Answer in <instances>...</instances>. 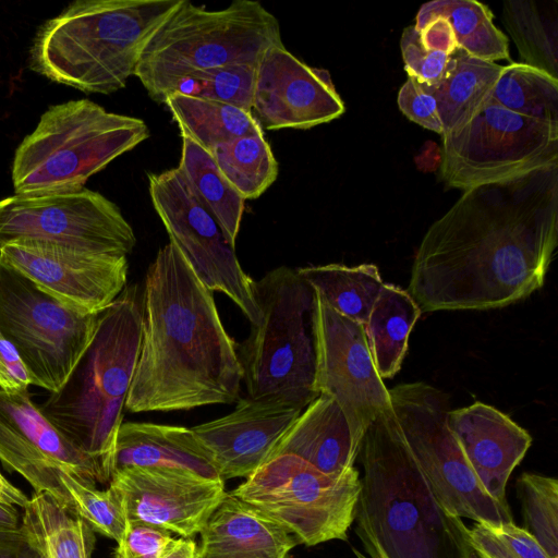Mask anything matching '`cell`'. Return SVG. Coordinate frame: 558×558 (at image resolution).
<instances>
[{
    "label": "cell",
    "mask_w": 558,
    "mask_h": 558,
    "mask_svg": "<svg viewBox=\"0 0 558 558\" xmlns=\"http://www.w3.org/2000/svg\"><path fill=\"white\" fill-rule=\"evenodd\" d=\"M558 244V165L465 190L426 231L408 292L421 312L488 310L543 287Z\"/></svg>",
    "instance_id": "cell-1"
},
{
    "label": "cell",
    "mask_w": 558,
    "mask_h": 558,
    "mask_svg": "<svg viewBox=\"0 0 558 558\" xmlns=\"http://www.w3.org/2000/svg\"><path fill=\"white\" fill-rule=\"evenodd\" d=\"M142 339L125 409L179 411L239 399L243 368L211 291L169 242L149 265Z\"/></svg>",
    "instance_id": "cell-2"
},
{
    "label": "cell",
    "mask_w": 558,
    "mask_h": 558,
    "mask_svg": "<svg viewBox=\"0 0 558 558\" xmlns=\"http://www.w3.org/2000/svg\"><path fill=\"white\" fill-rule=\"evenodd\" d=\"M142 339L136 287L124 288L99 315L93 338L41 413L96 464L102 484L113 471L116 439Z\"/></svg>",
    "instance_id": "cell-3"
},
{
    "label": "cell",
    "mask_w": 558,
    "mask_h": 558,
    "mask_svg": "<svg viewBox=\"0 0 558 558\" xmlns=\"http://www.w3.org/2000/svg\"><path fill=\"white\" fill-rule=\"evenodd\" d=\"M180 1L76 0L38 28L28 65L83 93H114L134 75L148 38Z\"/></svg>",
    "instance_id": "cell-4"
},
{
    "label": "cell",
    "mask_w": 558,
    "mask_h": 558,
    "mask_svg": "<svg viewBox=\"0 0 558 558\" xmlns=\"http://www.w3.org/2000/svg\"><path fill=\"white\" fill-rule=\"evenodd\" d=\"M359 454L363 465L355 519L389 558H440L441 536L452 535L429 485L409 449L393 410L367 427Z\"/></svg>",
    "instance_id": "cell-5"
},
{
    "label": "cell",
    "mask_w": 558,
    "mask_h": 558,
    "mask_svg": "<svg viewBox=\"0 0 558 558\" xmlns=\"http://www.w3.org/2000/svg\"><path fill=\"white\" fill-rule=\"evenodd\" d=\"M283 45L277 17L262 3L234 0L207 10L181 0L145 44L135 72L149 97L162 102L169 86L191 72L258 64Z\"/></svg>",
    "instance_id": "cell-6"
},
{
    "label": "cell",
    "mask_w": 558,
    "mask_h": 558,
    "mask_svg": "<svg viewBox=\"0 0 558 558\" xmlns=\"http://www.w3.org/2000/svg\"><path fill=\"white\" fill-rule=\"evenodd\" d=\"M149 135L144 120L109 112L89 99L50 106L15 150L14 192L36 196L82 189Z\"/></svg>",
    "instance_id": "cell-7"
},
{
    "label": "cell",
    "mask_w": 558,
    "mask_h": 558,
    "mask_svg": "<svg viewBox=\"0 0 558 558\" xmlns=\"http://www.w3.org/2000/svg\"><path fill=\"white\" fill-rule=\"evenodd\" d=\"M262 319L239 355L248 398L304 410L317 396L316 295L287 266L254 281Z\"/></svg>",
    "instance_id": "cell-8"
},
{
    "label": "cell",
    "mask_w": 558,
    "mask_h": 558,
    "mask_svg": "<svg viewBox=\"0 0 558 558\" xmlns=\"http://www.w3.org/2000/svg\"><path fill=\"white\" fill-rule=\"evenodd\" d=\"M389 395L403 438L442 513L490 525L513 522L509 507L483 488L449 428L448 395L423 381L398 385Z\"/></svg>",
    "instance_id": "cell-9"
},
{
    "label": "cell",
    "mask_w": 558,
    "mask_h": 558,
    "mask_svg": "<svg viewBox=\"0 0 558 558\" xmlns=\"http://www.w3.org/2000/svg\"><path fill=\"white\" fill-rule=\"evenodd\" d=\"M361 477L353 468L327 474L293 454L277 456L230 494L277 521L299 543L345 541L355 520Z\"/></svg>",
    "instance_id": "cell-10"
},
{
    "label": "cell",
    "mask_w": 558,
    "mask_h": 558,
    "mask_svg": "<svg viewBox=\"0 0 558 558\" xmlns=\"http://www.w3.org/2000/svg\"><path fill=\"white\" fill-rule=\"evenodd\" d=\"M558 165V124L510 111L490 98L460 129L442 135L440 175L469 190Z\"/></svg>",
    "instance_id": "cell-11"
},
{
    "label": "cell",
    "mask_w": 558,
    "mask_h": 558,
    "mask_svg": "<svg viewBox=\"0 0 558 558\" xmlns=\"http://www.w3.org/2000/svg\"><path fill=\"white\" fill-rule=\"evenodd\" d=\"M98 315L63 303L0 262V332L17 349L32 385L50 392L62 387L88 347Z\"/></svg>",
    "instance_id": "cell-12"
},
{
    "label": "cell",
    "mask_w": 558,
    "mask_h": 558,
    "mask_svg": "<svg viewBox=\"0 0 558 558\" xmlns=\"http://www.w3.org/2000/svg\"><path fill=\"white\" fill-rule=\"evenodd\" d=\"M38 242L76 251L128 257L136 236L112 201L87 187L0 199V246Z\"/></svg>",
    "instance_id": "cell-13"
},
{
    "label": "cell",
    "mask_w": 558,
    "mask_h": 558,
    "mask_svg": "<svg viewBox=\"0 0 558 558\" xmlns=\"http://www.w3.org/2000/svg\"><path fill=\"white\" fill-rule=\"evenodd\" d=\"M151 204L170 242L211 292L225 293L248 318L260 323L254 280L242 269L232 246L208 209L177 168L148 174Z\"/></svg>",
    "instance_id": "cell-14"
},
{
    "label": "cell",
    "mask_w": 558,
    "mask_h": 558,
    "mask_svg": "<svg viewBox=\"0 0 558 558\" xmlns=\"http://www.w3.org/2000/svg\"><path fill=\"white\" fill-rule=\"evenodd\" d=\"M315 295V388L318 395L337 401L362 444L371 423L392 409L389 390L376 371L364 325L339 314Z\"/></svg>",
    "instance_id": "cell-15"
},
{
    "label": "cell",
    "mask_w": 558,
    "mask_h": 558,
    "mask_svg": "<svg viewBox=\"0 0 558 558\" xmlns=\"http://www.w3.org/2000/svg\"><path fill=\"white\" fill-rule=\"evenodd\" d=\"M0 460L16 471L36 493L51 494L75 512L60 473L68 468L89 483H102L94 461L72 445L25 393L0 389Z\"/></svg>",
    "instance_id": "cell-16"
},
{
    "label": "cell",
    "mask_w": 558,
    "mask_h": 558,
    "mask_svg": "<svg viewBox=\"0 0 558 558\" xmlns=\"http://www.w3.org/2000/svg\"><path fill=\"white\" fill-rule=\"evenodd\" d=\"M109 488L128 521L153 525L184 538L201 533L226 496L225 481L170 468L114 470Z\"/></svg>",
    "instance_id": "cell-17"
},
{
    "label": "cell",
    "mask_w": 558,
    "mask_h": 558,
    "mask_svg": "<svg viewBox=\"0 0 558 558\" xmlns=\"http://www.w3.org/2000/svg\"><path fill=\"white\" fill-rule=\"evenodd\" d=\"M0 262L63 303L88 314H100L107 308L124 290L128 279V257L38 242L1 245Z\"/></svg>",
    "instance_id": "cell-18"
},
{
    "label": "cell",
    "mask_w": 558,
    "mask_h": 558,
    "mask_svg": "<svg viewBox=\"0 0 558 558\" xmlns=\"http://www.w3.org/2000/svg\"><path fill=\"white\" fill-rule=\"evenodd\" d=\"M344 110L330 74L305 64L284 45L270 48L258 62L251 112L263 131L311 129Z\"/></svg>",
    "instance_id": "cell-19"
},
{
    "label": "cell",
    "mask_w": 558,
    "mask_h": 558,
    "mask_svg": "<svg viewBox=\"0 0 558 558\" xmlns=\"http://www.w3.org/2000/svg\"><path fill=\"white\" fill-rule=\"evenodd\" d=\"M301 412L281 402L247 397L231 413L191 429L221 480L247 477L270 460Z\"/></svg>",
    "instance_id": "cell-20"
},
{
    "label": "cell",
    "mask_w": 558,
    "mask_h": 558,
    "mask_svg": "<svg viewBox=\"0 0 558 558\" xmlns=\"http://www.w3.org/2000/svg\"><path fill=\"white\" fill-rule=\"evenodd\" d=\"M448 426L486 493L509 507L507 483L531 447V435L505 413L480 401L450 410Z\"/></svg>",
    "instance_id": "cell-21"
},
{
    "label": "cell",
    "mask_w": 558,
    "mask_h": 558,
    "mask_svg": "<svg viewBox=\"0 0 558 558\" xmlns=\"http://www.w3.org/2000/svg\"><path fill=\"white\" fill-rule=\"evenodd\" d=\"M199 534L198 558H287L300 544L277 521L230 493Z\"/></svg>",
    "instance_id": "cell-22"
},
{
    "label": "cell",
    "mask_w": 558,
    "mask_h": 558,
    "mask_svg": "<svg viewBox=\"0 0 558 558\" xmlns=\"http://www.w3.org/2000/svg\"><path fill=\"white\" fill-rule=\"evenodd\" d=\"M361 445L337 401L319 393L286 432L270 459L293 454L324 473L340 474L354 468Z\"/></svg>",
    "instance_id": "cell-23"
},
{
    "label": "cell",
    "mask_w": 558,
    "mask_h": 558,
    "mask_svg": "<svg viewBox=\"0 0 558 558\" xmlns=\"http://www.w3.org/2000/svg\"><path fill=\"white\" fill-rule=\"evenodd\" d=\"M130 466L181 469L219 477L191 428L156 423L126 422L120 426L113 471Z\"/></svg>",
    "instance_id": "cell-24"
},
{
    "label": "cell",
    "mask_w": 558,
    "mask_h": 558,
    "mask_svg": "<svg viewBox=\"0 0 558 558\" xmlns=\"http://www.w3.org/2000/svg\"><path fill=\"white\" fill-rule=\"evenodd\" d=\"M501 70L502 66L495 62L457 48L451 53V64L445 77L435 86L423 84L437 102L442 135L463 126L484 106Z\"/></svg>",
    "instance_id": "cell-25"
},
{
    "label": "cell",
    "mask_w": 558,
    "mask_h": 558,
    "mask_svg": "<svg viewBox=\"0 0 558 558\" xmlns=\"http://www.w3.org/2000/svg\"><path fill=\"white\" fill-rule=\"evenodd\" d=\"M23 509L20 526L41 558H92L94 530L51 494L35 492Z\"/></svg>",
    "instance_id": "cell-26"
},
{
    "label": "cell",
    "mask_w": 558,
    "mask_h": 558,
    "mask_svg": "<svg viewBox=\"0 0 558 558\" xmlns=\"http://www.w3.org/2000/svg\"><path fill=\"white\" fill-rule=\"evenodd\" d=\"M421 310L407 290L385 283L364 325L376 371L381 379L393 377L408 350L410 332Z\"/></svg>",
    "instance_id": "cell-27"
},
{
    "label": "cell",
    "mask_w": 558,
    "mask_h": 558,
    "mask_svg": "<svg viewBox=\"0 0 558 558\" xmlns=\"http://www.w3.org/2000/svg\"><path fill=\"white\" fill-rule=\"evenodd\" d=\"M163 104L181 134L209 154L221 143L251 134H264L252 112L239 107L180 93L169 94Z\"/></svg>",
    "instance_id": "cell-28"
},
{
    "label": "cell",
    "mask_w": 558,
    "mask_h": 558,
    "mask_svg": "<svg viewBox=\"0 0 558 558\" xmlns=\"http://www.w3.org/2000/svg\"><path fill=\"white\" fill-rule=\"evenodd\" d=\"M437 17L448 21L458 48L469 54L490 62L510 60L508 38L494 24L487 5L475 0H434L421 7L414 26L421 31Z\"/></svg>",
    "instance_id": "cell-29"
},
{
    "label": "cell",
    "mask_w": 558,
    "mask_h": 558,
    "mask_svg": "<svg viewBox=\"0 0 558 558\" xmlns=\"http://www.w3.org/2000/svg\"><path fill=\"white\" fill-rule=\"evenodd\" d=\"M331 308L365 325L384 281L374 264H328L296 269Z\"/></svg>",
    "instance_id": "cell-30"
},
{
    "label": "cell",
    "mask_w": 558,
    "mask_h": 558,
    "mask_svg": "<svg viewBox=\"0 0 558 558\" xmlns=\"http://www.w3.org/2000/svg\"><path fill=\"white\" fill-rule=\"evenodd\" d=\"M181 138L178 169L216 219L229 243L235 246L245 201L222 174L208 151L186 135L181 134Z\"/></svg>",
    "instance_id": "cell-31"
},
{
    "label": "cell",
    "mask_w": 558,
    "mask_h": 558,
    "mask_svg": "<svg viewBox=\"0 0 558 558\" xmlns=\"http://www.w3.org/2000/svg\"><path fill=\"white\" fill-rule=\"evenodd\" d=\"M556 0H508L502 20L523 63L558 78V9Z\"/></svg>",
    "instance_id": "cell-32"
},
{
    "label": "cell",
    "mask_w": 558,
    "mask_h": 558,
    "mask_svg": "<svg viewBox=\"0 0 558 558\" xmlns=\"http://www.w3.org/2000/svg\"><path fill=\"white\" fill-rule=\"evenodd\" d=\"M210 155L244 201L259 197L277 180L278 162L264 134L221 143Z\"/></svg>",
    "instance_id": "cell-33"
},
{
    "label": "cell",
    "mask_w": 558,
    "mask_h": 558,
    "mask_svg": "<svg viewBox=\"0 0 558 558\" xmlns=\"http://www.w3.org/2000/svg\"><path fill=\"white\" fill-rule=\"evenodd\" d=\"M490 99L515 113L558 124V78L537 68L502 66Z\"/></svg>",
    "instance_id": "cell-34"
},
{
    "label": "cell",
    "mask_w": 558,
    "mask_h": 558,
    "mask_svg": "<svg viewBox=\"0 0 558 558\" xmlns=\"http://www.w3.org/2000/svg\"><path fill=\"white\" fill-rule=\"evenodd\" d=\"M256 70L257 64H231L191 72L174 81L165 98L171 93H180L251 112Z\"/></svg>",
    "instance_id": "cell-35"
},
{
    "label": "cell",
    "mask_w": 558,
    "mask_h": 558,
    "mask_svg": "<svg viewBox=\"0 0 558 558\" xmlns=\"http://www.w3.org/2000/svg\"><path fill=\"white\" fill-rule=\"evenodd\" d=\"M526 531L549 558H558V481L525 472L517 481Z\"/></svg>",
    "instance_id": "cell-36"
},
{
    "label": "cell",
    "mask_w": 558,
    "mask_h": 558,
    "mask_svg": "<svg viewBox=\"0 0 558 558\" xmlns=\"http://www.w3.org/2000/svg\"><path fill=\"white\" fill-rule=\"evenodd\" d=\"M61 482L71 496L75 512L94 530L117 543L121 539L128 519L123 508L108 487L106 490L96 488L71 469L60 473Z\"/></svg>",
    "instance_id": "cell-37"
},
{
    "label": "cell",
    "mask_w": 558,
    "mask_h": 558,
    "mask_svg": "<svg viewBox=\"0 0 558 558\" xmlns=\"http://www.w3.org/2000/svg\"><path fill=\"white\" fill-rule=\"evenodd\" d=\"M400 48L408 76L416 78L424 85H437L450 68L451 54L426 49L414 25L403 29Z\"/></svg>",
    "instance_id": "cell-38"
},
{
    "label": "cell",
    "mask_w": 558,
    "mask_h": 558,
    "mask_svg": "<svg viewBox=\"0 0 558 558\" xmlns=\"http://www.w3.org/2000/svg\"><path fill=\"white\" fill-rule=\"evenodd\" d=\"M174 538L171 533L141 522L128 521L113 558H159Z\"/></svg>",
    "instance_id": "cell-39"
},
{
    "label": "cell",
    "mask_w": 558,
    "mask_h": 558,
    "mask_svg": "<svg viewBox=\"0 0 558 558\" xmlns=\"http://www.w3.org/2000/svg\"><path fill=\"white\" fill-rule=\"evenodd\" d=\"M400 111L416 124L442 135L434 96L416 78L408 76L398 93Z\"/></svg>",
    "instance_id": "cell-40"
},
{
    "label": "cell",
    "mask_w": 558,
    "mask_h": 558,
    "mask_svg": "<svg viewBox=\"0 0 558 558\" xmlns=\"http://www.w3.org/2000/svg\"><path fill=\"white\" fill-rule=\"evenodd\" d=\"M31 373L17 349L0 332V389L8 393L28 392Z\"/></svg>",
    "instance_id": "cell-41"
},
{
    "label": "cell",
    "mask_w": 558,
    "mask_h": 558,
    "mask_svg": "<svg viewBox=\"0 0 558 558\" xmlns=\"http://www.w3.org/2000/svg\"><path fill=\"white\" fill-rule=\"evenodd\" d=\"M518 558H549L534 536L513 522L490 525Z\"/></svg>",
    "instance_id": "cell-42"
},
{
    "label": "cell",
    "mask_w": 558,
    "mask_h": 558,
    "mask_svg": "<svg viewBox=\"0 0 558 558\" xmlns=\"http://www.w3.org/2000/svg\"><path fill=\"white\" fill-rule=\"evenodd\" d=\"M418 32L421 43L426 49L451 54L458 48L453 31L442 17L430 21Z\"/></svg>",
    "instance_id": "cell-43"
},
{
    "label": "cell",
    "mask_w": 558,
    "mask_h": 558,
    "mask_svg": "<svg viewBox=\"0 0 558 558\" xmlns=\"http://www.w3.org/2000/svg\"><path fill=\"white\" fill-rule=\"evenodd\" d=\"M0 558H41L28 542L22 527L0 530Z\"/></svg>",
    "instance_id": "cell-44"
},
{
    "label": "cell",
    "mask_w": 558,
    "mask_h": 558,
    "mask_svg": "<svg viewBox=\"0 0 558 558\" xmlns=\"http://www.w3.org/2000/svg\"><path fill=\"white\" fill-rule=\"evenodd\" d=\"M159 558H198V546L191 538H174Z\"/></svg>",
    "instance_id": "cell-45"
},
{
    "label": "cell",
    "mask_w": 558,
    "mask_h": 558,
    "mask_svg": "<svg viewBox=\"0 0 558 558\" xmlns=\"http://www.w3.org/2000/svg\"><path fill=\"white\" fill-rule=\"evenodd\" d=\"M0 502L19 506L24 508L28 502V498L26 495L11 484L1 473H0Z\"/></svg>",
    "instance_id": "cell-46"
},
{
    "label": "cell",
    "mask_w": 558,
    "mask_h": 558,
    "mask_svg": "<svg viewBox=\"0 0 558 558\" xmlns=\"http://www.w3.org/2000/svg\"><path fill=\"white\" fill-rule=\"evenodd\" d=\"M20 525L17 509L12 505L0 502V530H16Z\"/></svg>",
    "instance_id": "cell-47"
},
{
    "label": "cell",
    "mask_w": 558,
    "mask_h": 558,
    "mask_svg": "<svg viewBox=\"0 0 558 558\" xmlns=\"http://www.w3.org/2000/svg\"><path fill=\"white\" fill-rule=\"evenodd\" d=\"M356 534L371 558H389L378 542L369 533L364 530L356 529Z\"/></svg>",
    "instance_id": "cell-48"
},
{
    "label": "cell",
    "mask_w": 558,
    "mask_h": 558,
    "mask_svg": "<svg viewBox=\"0 0 558 558\" xmlns=\"http://www.w3.org/2000/svg\"><path fill=\"white\" fill-rule=\"evenodd\" d=\"M354 554L356 555L357 558H366L362 553L357 551L356 549H354Z\"/></svg>",
    "instance_id": "cell-49"
},
{
    "label": "cell",
    "mask_w": 558,
    "mask_h": 558,
    "mask_svg": "<svg viewBox=\"0 0 558 558\" xmlns=\"http://www.w3.org/2000/svg\"><path fill=\"white\" fill-rule=\"evenodd\" d=\"M460 558H469V556L464 554Z\"/></svg>",
    "instance_id": "cell-50"
}]
</instances>
